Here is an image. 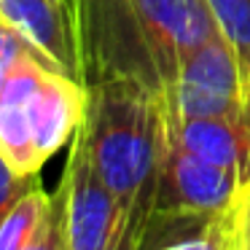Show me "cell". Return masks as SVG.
<instances>
[{"instance_id": "cell-1", "label": "cell", "mask_w": 250, "mask_h": 250, "mask_svg": "<svg viewBox=\"0 0 250 250\" xmlns=\"http://www.w3.org/2000/svg\"><path fill=\"white\" fill-rule=\"evenodd\" d=\"M81 132L97 175L124 210L126 245L140 250L156 202L164 143L162 103L129 81L92 83L86 86Z\"/></svg>"}, {"instance_id": "cell-2", "label": "cell", "mask_w": 250, "mask_h": 250, "mask_svg": "<svg viewBox=\"0 0 250 250\" xmlns=\"http://www.w3.org/2000/svg\"><path fill=\"white\" fill-rule=\"evenodd\" d=\"M81 83L129 81L167 103L178 51L143 17L135 0H67Z\"/></svg>"}, {"instance_id": "cell-3", "label": "cell", "mask_w": 250, "mask_h": 250, "mask_svg": "<svg viewBox=\"0 0 250 250\" xmlns=\"http://www.w3.org/2000/svg\"><path fill=\"white\" fill-rule=\"evenodd\" d=\"M239 191L242 183L237 172L194 156L164 137L156 202L140 250L146 248V242L156 239V248H162L199 231L215 218L231 215Z\"/></svg>"}, {"instance_id": "cell-4", "label": "cell", "mask_w": 250, "mask_h": 250, "mask_svg": "<svg viewBox=\"0 0 250 250\" xmlns=\"http://www.w3.org/2000/svg\"><path fill=\"white\" fill-rule=\"evenodd\" d=\"M54 196L67 250H129L124 210L94 169L81 126L70 140V156Z\"/></svg>"}, {"instance_id": "cell-5", "label": "cell", "mask_w": 250, "mask_h": 250, "mask_svg": "<svg viewBox=\"0 0 250 250\" xmlns=\"http://www.w3.org/2000/svg\"><path fill=\"white\" fill-rule=\"evenodd\" d=\"M162 108L167 113L188 116V119L245 121L237 62H234V54L221 33H215L205 43L180 57L175 86L167 103H162Z\"/></svg>"}, {"instance_id": "cell-6", "label": "cell", "mask_w": 250, "mask_h": 250, "mask_svg": "<svg viewBox=\"0 0 250 250\" xmlns=\"http://www.w3.org/2000/svg\"><path fill=\"white\" fill-rule=\"evenodd\" d=\"M30 126L41 162H49L73 140L86 113V86L60 70H46L30 97Z\"/></svg>"}, {"instance_id": "cell-7", "label": "cell", "mask_w": 250, "mask_h": 250, "mask_svg": "<svg viewBox=\"0 0 250 250\" xmlns=\"http://www.w3.org/2000/svg\"><path fill=\"white\" fill-rule=\"evenodd\" d=\"M162 124L167 140L237 172L242 188L250 183V126L242 119H188L162 108Z\"/></svg>"}, {"instance_id": "cell-8", "label": "cell", "mask_w": 250, "mask_h": 250, "mask_svg": "<svg viewBox=\"0 0 250 250\" xmlns=\"http://www.w3.org/2000/svg\"><path fill=\"white\" fill-rule=\"evenodd\" d=\"M0 17H6L27 41L62 73L81 81L73 19L57 0H0Z\"/></svg>"}, {"instance_id": "cell-9", "label": "cell", "mask_w": 250, "mask_h": 250, "mask_svg": "<svg viewBox=\"0 0 250 250\" xmlns=\"http://www.w3.org/2000/svg\"><path fill=\"white\" fill-rule=\"evenodd\" d=\"M218 33L229 43L239 73V97L250 124V0H207Z\"/></svg>"}, {"instance_id": "cell-10", "label": "cell", "mask_w": 250, "mask_h": 250, "mask_svg": "<svg viewBox=\"0 0 250 250\" xmlns=\"http://www.w3.org/2000/svg\"><path fill=\"white\" fill-rule=\"evenodd\" d=\"M51 207V196L43 188H33L27 196L19 199V205L8 212V218L0 226V250H24L30 239L35 237L38 226L43 223L46 212Z\"/></svg>"}, {"instance_id": "cell-11", "label": "cell", "mask_w": 250, "mask_h": 250, "mask_svg": "<svg viewBox=\"0 0 250 250\" xmlns=\"http://www.w3.org/2000/svg\"><path fill=\"white\" fill-rule=\"evenodd\" d=\"M156 250H234V229H231V215L215 218L199 231L180 237L169 245H162Z\"/></svg>"}, {"instance_id": "cell-12", "label": "cell", "mask_w": 250, "mask_h": 250, "mask_svg": "<svg viewBox=\"0 0 250 250\" xmlns=\"http://www.w3.org/2000/svg\"><path fill=\"white\" fill-rule=\"evenodd\" d=\"M33 54H41V51L27 41V35L14 27L6 17H0V86H3L6 78ZM57 70H60V67H57Z\"/></svg>"}, {"instance_id": "cell-13", "label": "cell", "mask_w": 250, "mask_h": 250, "mask_svg": "<svg viewBox=\"0 0 250 250\" xmlns=\"http://www.w3.org/2000/svg\"><path fill=\"white\" fill-rule=\"evenodd\" d=\"M41 180L38 175H19L11 164L6 162V156L0 153V226L8 218V212L19 205L22 196H27L33 188H38Z\"/></svg>"}, {"instance_id": "cell-14", "label": "cell", "mask_w": 250, "mask_h": 250, "mask_svg": "<svg viewBox=\"0 0 250 250\" xmlns=\"http://www.w3.org/2000/svg\"><path fill=\"white\" fill-rule=\"evenodd\" d=\"M24 250H67L65 245V231H62V210L57 196H51V207L46 212L43 223L38 226L35 237L30 239V245Z\"/></svg>"}, {"instance_id": "cell-15", "label": "cell", "mask_w": 250, "mask_h": 250, "mask_svg": "<svg viewBox=\"0 0 250 250\" xmlns=\"http://www.w3.org/2000/svg\"><path fill=\"white\" fill-rule=\"evenodd\" d=\"M234 250H250V183L239 191V199L231 212Z\"/></svg>"}, {"instance_id": "cell-16", "label": "cell", "mask_w": 250, "mask_h": 250, "mask_svg": "<svg viewBox=\"0 0 250 250\" xmlns=\"http://www.w3.org/2000/svg\"><path fill=\"white\" fill-rule=\"evenodd\" d=\"M57 3H62V6H65V8H67V0H57Z\"/></svg>"}]
</instances>
